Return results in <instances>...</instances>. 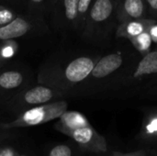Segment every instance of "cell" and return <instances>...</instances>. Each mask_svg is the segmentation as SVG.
Returning a JSON list of instances; mask_svg holds the SVG:
<instances>
[{"label": "cell", "mask_w": 157, "mask_h": 156, "mask_svg": "<svg viewBox=\"0 0 157 156\" xmlns=\"http://www.w3.org/2000/svg\"><path fill=\"white\" fill-rule=\"evenodd\" d=\"M88 125H90V122L84 114L75 110H67L59 118L58 122L55 124V129L61 133L67 135L77 129Z\"/></svg>", "instance_id": "10"}, {"label": "cell", "mask_w": 157, "mask_h": 156, "mask_svg": "<svg viewBox=\"0 0 157 156\" xmlns=\"http://www.w3.org/2000/svg\"><path fill=\"white\" fill-rule=\"evenodd\" d=\"M78 3L79 0H63L65 17L70 21H74L78 17Z\"/></svg>", "instance_id": "16"}, {"label": "cell", "mask_w": 157, "mask_h": 156, "mask_svg": "<svg viewBox=\"0 0 157 156\" xmlns=\"http://www.w3.org/2000/svg\"><path fill=\"white\" fill-rule=\"evenodd\" d=\"M28 86V74L25 72L17 69L0 70V95L6 102Z\"/></svg>", "instance_id": "7"}, {"label": "cell", "mask_w": 157, "mask_h": 156, "mask_svg": "<svg viewBox=\"0 0 157 156\" xmlns=\"http://www.w3.org/2000/svg\"><path fill=\"white\" fill-rule=\"evenodd\" d=\"M155 22V21L150 19H144L140 21H130L123 24H120L116 30V36L118 38H124L131 40L144 32L145 30H147Z\"/></svg>", "instance_id": "13"}, {"label": "cell", "mask_w": 157, "mask_h": 156, "mask_svg": "<svg viewBox=\"0 0 157 156\" xmlns=\"http://www.w3.org/2000/svg\"><path fill=\"white\" fill-rule=\"evenodd\" d=\"M68 103L64 100H57L41 105L24 111L10 122L1 123L0 129L10 130L16 128H27L40 126L53 120L59 119L63 113L67 111Z\"/></svg>", "instance_id": "5"}, {"label": "cell", "mask_w": 157, "mask_h": 156, "mask_svg": "<svg viewBox=\"0 0 157 156\" xmlns=\"http://www.w3.org/2000/svg\"><path fill=\"white\" fill-rule=\"evenodd\" d=\"M137 140L149 149H157V106L144 109Z\"/></svg>", "instance_id": "8"}, {"label": "cell", "mask_w": 157, "mask_h": 156, "mask_svg": "<svg viewBox=\"0 0 157 156\" xmlns=\"http://www.w3.org/2000/svg\"><path fill=\"white\" fill-rule=\"evenodd\" d=\"M64 95L63 91L45 85L28 86L9 99L5 106L7 109L19 115L28 109L57 101L59 97Z\"/></svg>", "instance_id": "4"}, {"label": "cell", "mask_w": 157, "mask_h": 156, "mask_svg": "<svg viewBox=\"0 0 157 156\" xmlns=\"http://www.w3.org/2000/svg\"><path fill=\"white\" fill-rule=\"evenodd\" d=\"M137 97L141 99H148V100H153V101H157V86L151 87L141 94L137 96Z\"/></svg>", "instance_id": "18"}, {"label": "cell", "mask_w": 157, "mask_h": 156, "mask_svg": "<svg viewBox=\"0 0 157 156\" xmlns=\"http://www.w3.org/2000/svg\"><path fill=\"white\" fill-rule=\"evenodd\" d=\"M2 64H3V60L0 58V70H1V67H2Z\"/></svg>", "instance_id": "29"}, {"label": "cell", "mask_w": 157, "mask_h": 156, "mask_svg": "<svg viewBox=\"0 0 157 156\" xmlns=\"http://www.w3.org/2000/svg\"><path fill=\"white\" fill-rule=\"evenodd\" d=\"M117 7V17L120 24L130 21H140L147 19L146 5L144 0H120Z\"/></svg>", "instance_id": "9"}, {"label": "cell", "mask_w": 157, "mask_h": 156, "mask_svg": "<svg viewBox=\"0 0 157 156\" xmlns=\"http://www.w3.org/2000/svg\"><path fill=\"white\" fill-rule=\"evenodd\" d=\"M32 2H34V3H40V2H41V1H43V0H31Z\"/></svg>", "instance_id": "27"}, {"label": "cell", "mask_w": 157, "mask_h": 156, "mask_svg": "<svg viewBox=\"0 0 157 156\" xmlns=\"http://www.w3.org/2000/svg\"><path fill=\"white\" fill-rule=\"evenodd\" d=\"M157 86V47L141 57L135 66L121 80L109 97H137L142 92Z\"/></svg>", "instance_id": "2"}, {"label": "cell", "mask_w": 157, "mask_h": 156, "mask_svg": "<svg viewBox=\"0 0 157 156\" xmlns=\"http://www.w3.org/2000/svg\"><path fill=\"white\" fill-rule=\"evenodd\" d=\"M148 31H149V34H150V36L152 38L153 43L156 44L157 46V24L155 22L151 25V27L149 28Z\"/></svg>", "instance_id": "23"}, {"label": "cell", "mask_w": 157, "mask_h": 156, "mask_svg": "<svg viewBox=\"0 0 157 156\" xmlns=\"http://www.w3.org/2000/svg\"><path fill=\"white\" fill-rule=\"evenodd\" d=\"M66 136L71 138L84 153L100 154L108 152V143L106 138L99 134L91 124L77 129L68 133Z\"/></svg>", "instance_id": "6"}, {"label": "cell", "mask_w": 157, "mask_h": 156, "mask_svg": "<svg viewBox=\"0 0 157 156\" xmlns=\"http://www.w3.org/2000/svg\"><path fill=\"white\" fill-rule=\"evenodd\" d=\"M14 18V15L7 9H0V27L10 23Z\"/></svg>", "instance_id": "19"}, {"label": "cell", "mask_w": 157, "mask_h": 156, "mask_svg": "<svg viewBox=\"0 0 157 156\" xmlns=\"http://www.w3.org/2000/svg\"><path fill=\"white\" fill-rule=\"evenodd\" d=\"M141 55L134 51L118 49L100 57L89 76L75 89L85 97H109L121 80L135 66Z\"/></svg>", "instance_id": "1"}, {"label": "cell", "mask_w": 157, "mask_h": 156, "mask_svg": "<svg viewBox=\"0 0 157 156\" xmlns=\"http://www.w3.org/2000/svg\"><path fill=\"white\" fill-rule=\"evenodd\" d=\"M114 0H96L89 12L91 23L101 25L109 21L114 13Z\"/></svg>", "instance_id": "11"}, {"label": "cell", "mask_w": 157, "mask_h": 156, "mask_svg": "<svg viewBox=\"0 0 157 156\" xmlns=\"http://www.w3.org/2000/svg\"><path fill=\"white\" fill-rule=\"evenodd\" d=\"M100 57L92 55L77 56L63 66L61 74L49 80L44 85L66 94L68 90H73L89 76Z\"/></svg>", "instance_id": "3"}, {"label": "cell", "mask_w": 157, "mask_h": 156, "mask_svg": "<svg viewBox=\"0 0 157 156\" xmlns=\"http://www.w3.org/2000/svg\"><path fill=\"white\" fill-rule=\"evenodd\" d=\"M14 54H15V49L11 45H6V46L3 47L2 50L0 51V58L2 60L9 59L11 57H13Z\"/></svg>", "instance_id": "20"}, {"label": "cell", "mask_w": 157, "mask_h": 156, "mask_svg": "<svg viewBox=\"0 0 157 156\" xmlns=\"http://www.w3.org/2000/svg\"><path fill=\"white\" fill-rule=\"evenodd\" d=\"M104 156H118V151H113V152H111L110 154H109Z\"/></svg>", "instance_id": "26"}, {"label": "cell", "mask_w": 157, "mask_h": 156, "mask_svg": "<svg viewBox=\"0 0 157 156\" xmlns=\"http://www.w3.org/2000/svg\"><path fill=\"white\" fill-rule=\"evenodd\" d=\"M6 100L0 95V106L2 105V104H4V105H6Z\"/></svg>", "instance_id": "25"}, {"label": "cell", "mask_w": 157, "mask_h": 156, "mask_svg": "<svg viewBox=\"0 0 157 156\" xmlns=\"http://www.w3.org/2000/svg\"><path fill=\"white\" fill-rule=\"evenodd\" d=\"M82 153L75 143H59L50 149L47 156H82Z\"/></svg>", "instance_id": "15"}, {"label": "cell", "mask_w": 157, "mask_h": 156, "mask_svg": "<svg viewBox=\"0 0 157 156\" xmlns=\"http://www.w3.org/2000/svg\"><path fill=\"white\" fill-rule=\"evenodd\" d=\"M30 24L21 18L17 17L10 23L0 27V40H10L26 35L30 30Z\"/></svg>", "instance_id": "12"}, {"label": "cell", "mask_w": 157, "mask_h": 156, "mask_svg": "<svg viewBox=\"0 0 157 156\" xmlns=\"http://www.w3.org/2000/svg\"><path fill=\"white\" fill-rule=\"evenodd\" d=\"M18 156H29V154H22V153H19Z\"/></svg>", "instance_id": "28"}, {"label": "cell", "mask_w": 157, "mask_h": 156, "mask_svg": "<svg viewBox=\"0 0 157 156\" xmlns=\"http://www.w3.org/2000/svg\"><path fill=\"white\" fill-rule=\"evenodd\" d=\"M2 147V140H1V138H0V148Z\"/></svg>", "instance_id": "30"}, {"label": "cell", "mask_w": 157, "mask_h": 156, "mask_svg": "<svg viewBox=\"0 0 157 156\" xmlns=\"http://www.w3.org/2000/svg\"><path fill=\"white\" fill-rule=\"evenodd\" d=\"M92 0H79L78 3V15H86L90 7Z\"/></svg>", "instance_id": "21"}, {"label": "cell", "mask_w": 157, "mask_h": 156, "mask_svg": "<svg viewBox=\"0 0 157 156\" xmlns=\"http://www.w3.org/2000/svg\"><path fill=\"white\" fill-rule=\"evenodd\" d=\"M145 30L144 32H143L142 34H140L139 36L135 37L134 39L131 40L130 42L132 44V46L133 47V49L143 57L145 54H147L148 52H150L153 49V40L152 38L149 34V31Z\"/></svg>", "instance_id": "14"}, {"label": "cell", "mask_w": 157, "mask_h": 156, "mask_svg": "<svg viewBox=\"0 0 157 156\" xmlns=\"http://www.w3.org/2000/svg\"><path fill=\"white\" fill-rule=\"evenodd\" d=\"M147 156H157V149H149Z\"/></svg>", "instance_id": "24"}, {"label": "cell", "mask_w": 157, "mask_h": 156, "mask_svg": "<svg viewBox=\"0 0 157 156\" xmlns=\"http://www.w3.org/2000/svg\"><path fill=\"white\" fill-rule=\"evenodd\" d=\"M149 153V149H140V150H137V151H133V152H131V153H121V152H118V156H147Z\"/></svg>", "instance_id": "22"}, {"label": "cell", "mask_w": 157, "mask_h": 156, "mask_svg": "<svg viewBox=\"0 0 157 156\" xmlns=\"http://www.w3.org/2000/svg\"><path fill=\"white\" fill-rule=\"evenodd\" d=\"M146 5V13L149 15L148 19L157 20V0H144Z\"/></svg>", "instance_id": "17"}]
</instances>
